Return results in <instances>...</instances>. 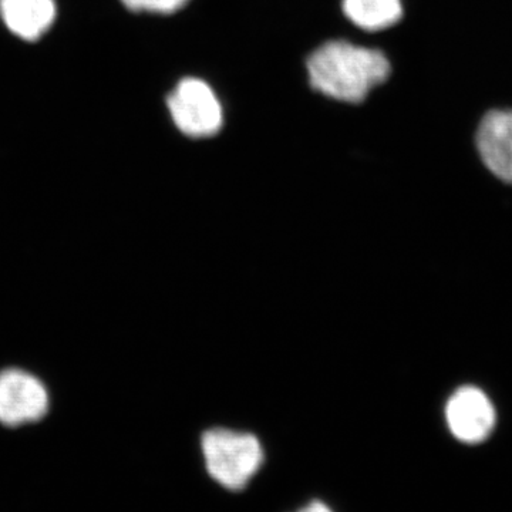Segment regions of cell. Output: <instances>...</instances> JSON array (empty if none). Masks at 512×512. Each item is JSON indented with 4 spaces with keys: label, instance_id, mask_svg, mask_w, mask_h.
I'll list each match as a JSON object with an SVG mask.
<instances>
[{
    "label": "cell",
    "instance_id": "cell-1",
    "mask_svg": "<svg viewBox=\"0 0 512 512\" xmlns=\"http://www.w3.org/2000/svg\"><path fill=\"white\" fill-rule=\"evenodd\" d=\"M306 67L316 92L349 104L362 103L392 72L389 59L380 50L345 40L320 46L309 56Z\"/></svg>",
    "mask_w": 512,
    "mask_h": 512
},
{
    "label": "cell",
    "instance_id": "cell-2",
    "mask_svg": "<svg viewBox=\"0 0 512 512\" xmlns=\"http://www.w3.org/2000/svg\"><path fill=\"white\" fill-rule=\"evenodd\" d=\"M201 450L212 480L231 491L244 490L264 464V448L251 433L228 429L205 431Z\"/></svg>",
    "mask_w": 512,
    "mask_h": 512
},
{
    "label": "cell",
    "instance_id": "cell-3",
    "mask_svg": "<svg viewBox=\"0 0 512 512\" xmlns=\"http://www.w3.org/2000/svg\"><path fill=\"white\" fill-rule=\"evenodd\" d=\"M175 127L191 138L217 136L224 124V111L217 94L204 80H181L167 99Z\"/></svg>",
    "mask_w": 512,
    "mask_h": 512
},
{
    "label": "cell",
    "instance_id": "cell-4",
    "mask_svg": "<svg viewBox=\"0 0 512 512\" xmlns=\"http://www.w3.org/2000/svg\"><path fill=\"white\" fill-rule=\"evenodd\" d=\"M49 410V394L37 377L19 369L0 373V423L16 429L37 423Z\"/></svg>",
    "mask_w": 512,
    "mask_h": 512
},
{
    "label": "cell",
    "instance_id": "cell-5",
    "mask_svg": "<svg viewBox=\"0 0 512 512\" xmlns=\"http://www.w3.org/2000/svg\"><path fill=\"white\" fill-rule=\"evenodd\" d=\"M446 421L451 434L464 444H480L493 433L497 414L490 397L474 386L451 394L446 404Z\"/></svg>",
    "mask_w": 512,
    "mask_h": 512
},
{
    "label": "cell",
    "instance_id": "cell-6",
    "mask_svg": "<svg viewBox=\"0 0 512 512\" xmlns=\"http://www.w3.org/2000/svg\"><path fill=\"white\" fill-rule=\"evenodd\" d=\"M477 150L485 167L512 184V110H491L478 124Z\"/></svg>",
    "mask_w": 512,
    "mask_h": 512
},
{
    "label": "cell",
    "instance_id": "cell-7",
    "mask_svg": "<svg viewBox=\"0 0 512 512\" xmlns=\"http://www.w3.org/2000/svg\"><path fill=\"white\" fill-rule=\"evenodd\" d=\"M0 16L13 35L36 42L55 23L57 6L55 0H0Z\"/></svg>",
    "mask_w": 512,
    "mask_h": 512
},
{
    "label": "cell",
    "instance_id": "cell-8",
    "mask_svg": "<svg viewBox=\"0 0 512 512\" xmlns=\"http://www.w3.org/2000/svg\"><path fill=\"white\" fill-rule=\"evenodd\" d=\"M343 12L357 28L380 32L400 22L403 5L402 0H343Z\"/></svg>",
    "mask_w": 512,
    "mask_h": 512
},
{
    "label": "cell",
    "instance_id": "cell-9",
    "mask_svg": "<svg viewBox=\"0 0 512 512\" xmlns=\"http://www.w3.org/2000/svg\"><path fill=\"white\" fill-rule=\"evenodd\" d=\"M131 12L157 13V15H173L184 9L190 0H120Z\"/></svg>",
    "mask_w": 512,
    "mask_h": 512
},
{
    "label": "cell",
    "instance_id": "cell-10",
    "mask_svg": "<svg viewBox=\"0 0 512 512\" xmlns=\"http://www.w3.org/2000/svg\"><path fill=\"white\" fill-rule=\"evenodd\" d=\"M296 512H333L330 510L329 505L322 503V501H312L311 504L305 505L301 510Z\"/></svg>",
    "mask_w": 512,
    "mask_h": 512
}]
</instances>
